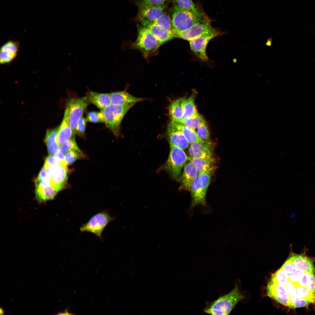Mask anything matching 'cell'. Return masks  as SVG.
Here are the masks:
<instances>
[{
  "label": "cell",
  "instance_id": "cell-28",
  "mask_svg": "<svg viewBox=\"0 0 315 315\" xmlns=\"http://www.w3.org/2000/svg\"><path fill=\"white\" fill-rule=\"evenodd\" d=\"M57 129L48 130L46 135L45 141L48 152L50 155L54 154L59 150L60 145L57 140Z\"/></svg>",
  "mask_w": 315,
  "mask_h": 315
},
{
  "label": "cell",
  "instance_id": "cell-23",
  "mask_svg": "<svg viewBox=\"0 0 315 315\" xmlns=\"http://www.w3.org/2000/svg\"><path fill=\"white\" fill-rule=\"evenodd\" d=\"M196 94V92H193L188 98L186 99L184 97L183 99L182 104L183 115L181 120L194 116L198 114L194 102Z\"/></svg>",
  "mask_w": 315,
  "mask_h": 315
},
{
  "label": "cell",
  "instance_id": "cell-51",
  "mask_svg": "<svg viewBox=\"0 0 315 315\" xmlns=\"http://www.w3.org/2000/svg\"><path fill=\"white\" fill-rule=\"evenodd\" d=\"M0 313L1 314H4V312L3 309L1 307L0 309Z\"/></svg>",
  "mask_w": 315,
  "mask_h": 315
},
{
  "label": "cell",
  "instance_id": "cell-47",
  "mask_svg": "<svg viewBox=\"0 0 315 315\" xmlns=\"http://www.w3.org/2000/svg\"><path fill=\"white\" fill-rule=\"evenodd\" d=\"M309 273V272H305L304 274L301 277L298 282L297 284H297L306 288Z\"/></svg>",
  "mask_w": 315,
  "mask_h": 315
},
{
  "label": "cell",
  "instance_id": "cell-31",
  "mask_svg": "<svg viewBox=\"0 0 315 315\" xmlns=\"http://www.w3.org/2000/svg\"><path fill=\"white\" fill-rule=\"evenodd\" d=\"M196 132L198 137L204 142L211 143L209 130L206 122L200 125L197 129Z\"/></svg>",
  "mask_w": 315,
  "mask_h": 315
},
{
  "label": "cell",
  "instance_id": "cell-34",
  "mask_svg": "<svg viewBox=\"0 0 315 315\" xmlns=\"http://www.w3.org/2000/svg\"><path fill=\"white\" fill-rule=\"evenodd\" d=\"M83 156L80 150H71L66 152L64 155L65 162L67 165L70 164Z\"/></svg>",
  "mask_w": 315,
  "mask_h": 315
},
{
  "label": "cell",
  "instance_id": "cell-7",
  "mask_svg": "<svg viewBox=\"0 0 315 315\" xmlns=\"http://www.w3.org/2000/svg\"><path fill=\"white\" fill-rule=\"evenodd\" d=\"M90 102L88 95L81 98L71 99L68 103L67 110L70 126L74 135L76 133L78 123Z\"/></svg>",
  "mask_w": 315,
  "mask_h": 315
},
{
  "label": "cell",
  "instance_id": "cell-36",
  "mask_svg": "<svg viewBox=\"0 0 315 315\" xmlns=\"http://www.w3.org/2000/svg\"><path fill=\"white\" fill-rule=\"evenodd\" d=\"M310 302L304 299L296 297H291L288 305L290 308L294 309L302 307L307 308Z\"/></svg>",
  "mask_w": 315,
  "mask_h": 315
},
{
  "label": "cell",
  "instance_id": "cell-4",
  "mask_svg": "<svg viewBox=\"0 0 315 315\" xmlns=\"http://www.w3.org/2000/svg\"><path fill=\"white\" fill-rule=\"evenodd\" d=\"M133 106L111 104L101 109L104 122L116 136L118 137L119 135L121 123L124 117Z\"/></svg>",
  "mask_w": 315,
  "mask_h": 315
},
{
  "label": "cell",
  "instance_id": "cell-29",
  "mask_svg": "<svg viewBox=\"0 0 315 315\" xmlns=\"http://www.w3.org/2000/svg\"><path fill=\"white\" fill-rule=\"evenodd\" d=\"M295 285V297L305 300L310 303L315 304V293L311 292L303 286L297 284Z\"/></svg>",
  "mask_w": 315,
  "mask_h": 315
},
{
  "label": "cell",
  "instance_id": "cell-8",
  "mask_svg": "<svg viewBox=\"0 0 315 315\" xmlns=\"http://www.w3.org/2000/svg\"><path fill=\"white\" fill-rule=\"evenodd\" d=\"M114 219L115 217L104 210L92 216L87 222L82 225L80 228V230L81 232L92 233L102 239V234L104 228Z\"/></svg>",
  "mask_w": 315,
  "mask_h": 315
},
{
  "label": "cell",
  "instance_id": "cell-16",
  "mask_svg": "<svg viewBox=\"0 0 315 315\" xmlns=\"http://www.w3.org/2000/svg\"><path fill=\"white\" fill-rule=\"evenodd\" d=\"M167 136L170 146L184 150L189 146V143L182 134L173 126L170 123L167 130Z\"/></svg>",
  "mask_w": 315,
  "mask_h": 315
},
{
  "label": "cell",
  "instance_id": "cell-20",
  "mask_svg": "<svg viewBox=\"0 0 315 315\" xmlns=\"http://www.w3.org/2000/svg\"><path fill=\"white\" fill-rule=\"evenodd\" d=\"M73 135L69 121L68 112L65 109L63 120L57 131V140L59 145L69 140Z\"/></svg>",
  "mask_w": 315,
  "mask_h": 315
},
{
  "label": "cell",
  "instance_id": "cell-15",
  "mask_svg": "<svg viewBox=\"0 0 315 315\" xmlns=\"http://www.w3.org/2000/svg\"><path fill=\"white\" fill-rule=\"evenodd\" d=\"M305 250L299 254L291 252L288 258L293 262L297 268L304 272L314 274L315 267L314 265L313 259L306 255Z\"/></svg>",
  "mask_w": 315,
  "mask_h": 315
},
{
  "label": "cell",
  "instance_id": "cell-6",
  "mask_svg": "<svg viewBox=\"0 0 315 315\" xmlns=\"http://www.w3.org/2000/svg\"><path fill=\"white\" fill-rule=\"evenodd\" d=\"M162 44L148 29L139 27L137 38L132 44V47L147 56L156 51Z\"/></svg>",
  "mask_w": 315,
  "mask_h": 315
},
{
  "label": "cell",
  "instance_id": "cell-5",
  "mask_svg": "<svg viewBox=\"0 0 315 315\" xmlns=\"http://www.w3.org/2000/svg\"><path fill=\"white\" fill-rule=\"evenodd\" d=\"M188 160V157L184 150L170 146L168 158L162 168L174 179L179 181L181 180L182 169Z\"/></svg>",
  "mask_w": 315,
  "mask_h": 315
},
{
  "label": "cell",
  "instance_id": "cell-11",
  "mask_svg": "<svg viewBox=\"0 0 315 315\" xmlns=\"http://www.w3.org/2000/svg\"><path fill=\"white\" fill-rule=\"evenodd\" d=\"M211 21L206 15L187 29L176 34V37L189 41L213 30Z\"/></svg>",
  "mask_w": 315,
  "mask_h": 315
},
{
  "label": "cell",
  "instance_id": "cell-46",
  "mask_svg": "<svg viewBox=\"0 0 315 315\" xmlns=\"http://www.w3.org/2000/svg\"><path fill=\"white\" fill-rule=\"evenodd\" d=\"M285 286L287 292L290 297H295V290L294 284L288 280Z\"/></svg>",
  "mask_w": 315,
  "mask_h": 315
},
{
  "label": "cell",
  "instance_id": "cell-3",
  "mask_svg": "<svg viewBox=\"0 0 315 315\" xmlns=\"http://www.w3.org/2000/svg\"><path fill=\"white\" fill-rule=\"evenodd\" d=\"M206 15L200 11L195 12L186 10L175 4L173 8L171 20L173 31L176 35L187 29Z\"/></svg>",
  "mask_w": 315,
  "mask_h": 315
},
{
  "label": "cell",
  "instance_id": "cell-10",
  "mask_svg": "<svg viewBox=\"0 0 315 315\" xmlns=\"http://www.w3.org/2000/svg\"><path fill=\"white\" fill-rule=\"evenodd\" d=\"M221 32L214 29L212 31L204 34L189 41L190 47L195 54L202 61L208 60L206 53V48L209 41Z\"/></svg>",
  "mask_w": 315,
  "mask_h": 315
},
{
  "label": "cell",
  "instance_id": "cell-26",
  "mask_svg": "<svg viewBox=\"0 0 315 315\" xmlns=\"http://www.w3.org/2000/svg\"><path fill=\"white\" fill-rule=\"evenodd\" d=\"M170 123L182 134L190 144L197 142H204L198 137L195 130L178 123L171 121Z\"/></svg>",
  "mask_w": 315,
  "mask_h": 315
},
{
  "label": "cell",
  "instance_id": "cell-35",
  "mask_svg": "<svg viewBox=\"0 0 315 315\" xmlns=\"http://www.w3.org/2000/svg\"><path fill=\"white\" fill-rule=\"evenodd\" d=\"M176 4L181 8L193 12L200 11L192 0H175Z\"/></svg>",
  "mask_w": 315,
  "mask_h": 315
},
{
  "label": "cell",
  "instance_id": "cell-22",
  "mask_svg": "<svg viewBox=\"0 0 315 315\" xmlns=\"http://www.w3.org/2000/svg\"><path fill=\"white\" fill-rule=\"evenodd\" d=\"M184 98L182 97L177 99L171 103L169 107V113L171 122L178 123L182 119L183 115L182 102Z\"/></svg>",
  "mask_w": 315,
  "mask_h": 315
},
{
  "label": "cell",
  "instance_id": "cell-42",
  "mask_svg": "<svg viewBox=\"0 0 315 315\" xmlns=\"http://www.w3.org/2000/svg\"><path fill=\"white\" fill-rule=\"evenodd\" d=\"M59 164V162L54 155H50L46 158L43 166L51 169Z\"/></svg>",
  "mask_w": 315,
  "mask_h": 315
},
{
  "label": "cell",
  "instance_id": "cell-1",
  "mask_svg": "<svg viewBox=\"0 0 315 315\" xmlns=\"http://www.w3.org/2000/svg\"><path fill=\"white\" fill-rule=\"evenodd\" d=\"M244 298L236 286L228 293L220 297L213 301L207 302L204 312L214 315H228L236 304Z\"/></svg>",
  "mask_w": 315,
  "mask_h": 315
},
{
  "label": "cell",
  "instance_id": "cell-27",
  "mask_svg": "<svg viewBox=\"0 0 315 315\" xmlns=\"http://www.w3.org/2000/svg\"><path fill=\"white\" fill-rule=\"evenodd\" d=\"M188 160L195 167L198 173L211 172L214 170L212 165L213 159L188 157Z\"/></svg>",
  "mask_w": 315,
  "mask_h": 315
},
{
  "label": "cell",
  "instance_id": "cell-17",
  "mask_svg": "<svg viewBox=\"0 0 315 315\" xmlns=\"http://www.w3.org/2000/svg\"><path fill=\"white\" fill-rule=\"evenodd\" d=\"M19 45L18 42L12 40L4 44L0 50V63L3 64L12 62L18 54Z\"/></svg>",
  "mask_w": 315,
  "mask_h": 315
},
{
  "label": "cell",
  "instance_id": "cell-19",
  "mask_svg": "<svg viewBox=\"0 0 315 315\" xmlns=\"http://www.w3.org/2000/svg\"><path fill=\"white\" fill-rule=\"evenodd\" d=\"M111 104L118 105H134L143 99L136 97L126 91L117 92L109 93Z\"/></svg>",
  "mask_w": 315,
  "mask_h": 315
},
{
  "label": "cell",
  "instance_id": "cell-39",
  "mask_svg": "<svg viewBox=\"0 0 315 315\" xmlns=\"http://www.w3.org/2000/svg\"><path fill=\"white\" fill-rule=\"evenodd\" d=\"M304 272L301 269L297 268L288 274L289 280L294 284H297L304 274Z\"/></svg>",
  "mask_w": 315,
  "mask_h": 315
},
{
  "label": "cell",
  "instance_id": "cell-9",
  "mask_svg": "<svg viewBox=\"0 0 315 315\" xmlns=\"http://www.w3.org/2000/svg\"><path fill=\"white\" fill-rule=\"evenodd\" d=\"M137 5L138 20L144 27L148 29L164 13L165 7L164 5L153 6L140 4Z\"/></svg>",
  "mask_w": 315,
  "mask_h": 315
},
{
  "label": "cell",
  "instance_id": "cell-14",
  "mask_svg": "<svg viewBox=\"0 0 315 315\" xmlns=\"http://www.w3.org/2000/svg\"><path fill=\"white\" fill-rule=\"evenodd\" d=\"M51 170L50 185L58 192L64 188L66 182L68 174L67 166L59 164Z\"/></svg>",
  "mask_w": 315,
  "mask_h": 315
},
{
  "label": "cell",
  "instance_id": "cell-44",
  "mask_svg": "<svg viewBox=\"0 0 315 315\" xmlns=\"http://www.w3.org/2000/svg\"><path fill=\"white\" fill-rule=\"evenodd\" d=\"M138 4L153 6H162L167 0H136Z\"/></svg>",
  "mask_w": 315,
  "mask_h": 315
},
{
  "label": "cell",
  "instance_id": "cell-48",
  "mask_svg": "<svg viewBox=\"0 0 315 315\" xmlns=\"http://www.w3.org/2000/svg\"><path fill=\"white\" fill-rule=\"evenodd\" d=\"M63 153L59 150L54 155L59 161V164H62L67 166V165L65 160L64 155Z\"/></svg>",
  "mask_w": 315,
  "mask_h": 315
},
{
  "label": "cell",
  "instance_id": "cell-43",
  "mask_svg": "<svg viewBox=\"0 0 315 315\" xmlns=\"http://www.w3.org/2000/svg\"><path fill=\"white\" fill-rule=\"evenodd\" d=\"M281 267L288 274L297 268L293 262L289 258L287 259Z\"/></svg>",
  "mask_w": 315,
  "mask_h": 315
},
{
  "label": "cell",
  "instance_id": "cell-38",
  "mask_svg": "<svg viewBox=\"0 0 315 315\" xmlns=\"http://www.w3.org/2000/svg\"><path fill=\"white\" fill-rule=\"evenodd\" d=\"M87 119L93 123L104 122L103 115L101 112L91 111L88 113L87 115Z\"/></svg>",
  "mask_w": 315,
  "mask_h": 315
},
{
  "label": "cell",
  "instance_id": "cell-32",
  "mask_svg": "<svg viewBox=\"0 0 315 315\" xmlns=\"http://www.w3.org/2000/svg\"><path fill=\"white\" fill-rule=\"evenodd\" d=\"M154 24L166 29L173 31L171 20L169 14L167 13H164L157 19Z\"/></svg>",
  "mask_w": 315,
  "mask_h": 315
},
{
  "label": "cell",
  "instance_id": "cell-40",
  "mask_svg": "<svg viewBox=\"0 0 315 315\" xmlns=\"http://www.w3.org/2000/svg\"><path fill=\"white\" fill-rule=\"evenodd\" d=\"M51 177V170L50 169L43 166L39 172L37 179L50 181Z\"/></svg>",
  "mask_w": 315,
  "mask_h": 315
},
{
  "label": "cell",
  "instance_id": "cell-37",
  "mask_svg": "<svg viewBox=\"0 0 315 315\" xmlns=\"http://www.w3.org/2000/svg\"><path fill=\"white\" fill-rule=\"evenodd\" d=\"M79 150L75 138L73 136L69 140L60 145L59 150L63 153H66L71 150Z\"/></svg>",
  "mask_w": 315,
  "mask_h": 315
},
{
  "label": "cell",
  "instance_id": "cell-24",
  "mask_svg": "<svg viewBox=\"0 0 315 315\" xmlns=\"http://www.w3.org/2000/svg\"><path fill=\"white\" fill-rule=\"evenodd\" d=\"M148 29L162 43L176 37L173 31L166 29L155 24L151 25Z\"/></svg>",
  "mask_w": 315,
  "mask_h": 315
},
{
  "label": "cell",
  "instance_id": "cell-13",
  "mask_svg": "<svg viewBox=\"0 0 315 315\" xmlns=\"http://www.w3.org/2000/svg\"><path fill=\"white\" fill-rule=\"evenodd\" d=\"M213 143L196 142L191 144L188 147L189 157L213 159Z\"/></svg>",
  "mask_w": 315,
  "mask_h": 315
},
{
  "label": "cell",
  "instance_id": "cell-33",
  "mask_svg": "<svg viewBox=\"0 0 315 315\" xmlns=\"http://www.w3.org/2000/svg\"><path fill=\"white\" fill-rule=\"evenodd\" d=\"M271 279L281 285L284 286L289 280L288 274L281 267L273 274Z\"/></svg>",
  "mask_w": 315,
  "mask_h": 315
},
{
  "label": "cell",
  "instance_id": "cell-30",
  "mask_svg": "<svg viewBox=\"0 0 315 315\" xmlns=\"http://www.w3.org/2000/svg\"><path fill=\"white\" fill-rule=\"evenodd\" d=\"M205 122L204 117L198 114L194 116L181 120L178 123L195 130L200 125Z\"/></svg>",
  "mask_w": 315,
  "mask_h": 315
},
{
  "label": "cell",
  "instance_id": "cell-2",
  "mask_svg": "<svg viewBox=\"0 0 315 315\" xmlns=\"http://www.w3.org/2000/svg\"><path fill=\"white\" fill-rule=\"evenodd\" d=\"M211 172L199 173L192 182L189 191L191 197V204L188 210L192 215V211L196 206H200L203 209H209L206 201L207 190L211 178Z\"/></svg>",
  "mask_w": 315,
  "mask_h": 315
},
{
  "label": "cell",
  "instance_id": "cell-21",
  "mask_svg": "<svg viewBox=\"0 0 315 315\" xmlns=\"http://www.w3.org/2000/svg\"><path fill=\"white\" fill-rule=\"evenodd\" d=\"M57 193L51 185L43 186L35 185L36 197L38 201L40 203L52 200Z\"/></svg>",
  "mask_w": 315,
  "mask_h": 315
},
{
  "label": "cell",
  "instance_id": "cell-41",
  "mask_svg": "<svg viewBox=\"0 0 315 315\" xmlns=\"http://www.w3.org/2000/svg\"><path fill=\"white\" fill-rule=\"evenodd\" d=\"M86 123V119L82 116L78 121L76 127V133L79 136L84 135Z\"/></svg>",
  "mask_w": 315,
  "mask_h": 315
},
{
  "label": "cell",
  "instance_id": "cell-12",
  "mask_svg": "<svg viewBox=\"0 0 315 315\" xmlns=\"http://www.w3.org/2000/svg\"><path fill=\"white\" fill-rule=\"evenodd\" d=\"M268 296L278 302L287 306L291 298L285 286L272 279L268 283L267 287Z\"/></svg>",
  "mask_w": 315,
  "mask_h": 315
},
{
  "label": "cell",
  "instance_id": "cell-45",
  "mask_svg": "<svg viewBox=\"0 0 315 315\" xmlns=\"http://www.w3.org/2000/svg\"><path fill=\"white\" fill-rule=\"evenodd\" d=\"M306 288L309 291L315 293V276L314 273H309Z\"/></svg>",
  "mask_w": 315,
  "mask_h": 315
},
{
  "label": "cell",
  "instance_id": "cell-18",
  "mask_svg": "<svg viewBox=\"0 0 315 315\" xmlns=\"http://www.w3.org/2000/svg\"><path fill=\"white\" fill-rule=\"evenodd\" d=\"M198 172L192 163L189 161L183 167L181 180L180 189L189 191L191 184Z\"/></svg>",
  "mask_w": 315,
  "mask_h": 315
},
{
  "label": "cell",
  "instance_id": "cell-25",
  "mask_svg": "<svg viewBox=\"0 0 315 315\" xmlns=\"http://www.w3.org/2000/svg\"><path fill=\"white\" fill-rule=\"evenodd\" d=\"M88 96L90 102L100 110L111 104L109 94L100 93L91 91L89 93Z\"/></svg>",
  "mask_w": 315,
  "mask_h": 315
},
{
  "label": "cell",
  "instance_id": "cell-50",
  "mask_svg": "<svg viewBox=\"0 0 315 315\" xmlns=\"http://www.w3.org/2000/svg\"><path fill=\"white\" fill-rule=\"evenodd\" d=\"M71 314L69 313V312H68V310L67 309H66L65 310L64 312H60L59 314H59V315H60V314H61H61Z\"/></svg>",
  "mask_w": 315,
  "mask_h": 315
},
{
  "label": "cell",
  "instance_id": "cell-49",
  "mask_svg": "<svg viewBox=\"0 0 315 315\" xmlns=\"http://www.w3.org/2000/svg\"><path fill=\"white\" fill-rule=\"evenodd\" d=\"M272 41V38L270 37L267 40V42L266 44V45L268 46H270L271 45Z\"/></svg>",
  "mask_w": 315,
  "mask_h": 315
}]
</instances>
